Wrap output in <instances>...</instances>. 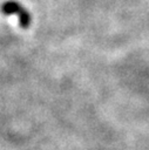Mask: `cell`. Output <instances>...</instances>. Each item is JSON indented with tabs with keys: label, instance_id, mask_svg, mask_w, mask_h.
<instances>
[{
	"label": "cell",
	"instance_id": "obj_1",
	"mask_svg": "<svg viewBox=\"0 0 149 150\" xmlns=\"http://www.w3.org/2000/svg\"><path fill=\"white\" fill-rule=\"evenodd\" d=\"M5 13H7V14L16 13L20 19V25L25 28H27L31 25V16H29L28 12L16 2H13V1L7 2L5 6Z\"/></svg>",
	"mask_w": 149,
	"mask_h": 150
}]
</instances>
